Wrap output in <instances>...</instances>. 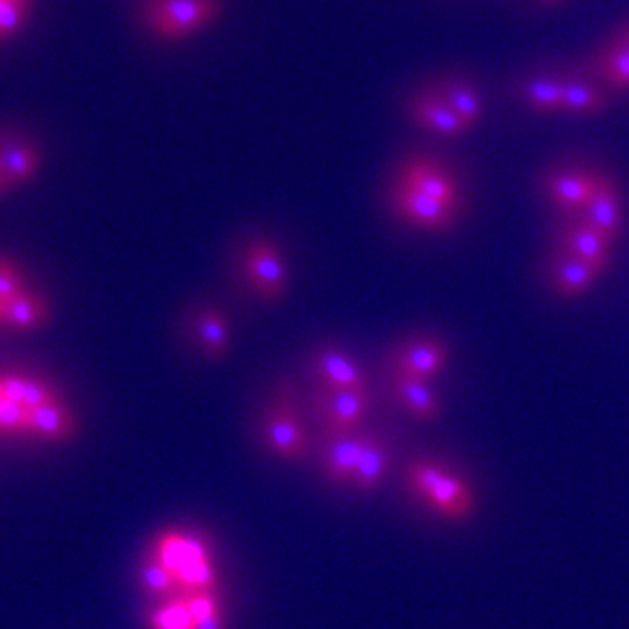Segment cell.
<instances>
[{
    "mask_svg": "<svg viewBox=\"0 0 629 629\" xmlns=\"http://www.w3.org/2000/svg\"><path fill=\"white\" fill-rule=\"evenodd\" d=\"M6 401V397H4V392H2V388H0V406H2V402Z\"/></svg>",
    "mask_w": 629,
    "mask_h": 629,
    "instance_id": "cell-36",
    "label": "cell"
},
{
    "mask_svg": "<svg viewBox=\"0 0 629 629\" xmlns=\"http://www.w3.org/2000/svg\"><path fill=\"white\" fill-rule=\"evenodd\" d=\"M394 182L441 201L453 210L460 208L457 179L443 163L430 156L404 159L395 172Z\"/></svg>",
    "mask_w": 629,
    "mask_h": 629,
    "instance_id": "cell-7",
    "label": "cell"
},
{
    "mask_svg": "<svg viewBox=\"0 0 629 629\" xmlns=\"http://www.w3.org/2000/svg\"><path fill=\"white\" fill-rule=\"evenodd\" d=\"M448 364V348L434 338L404 341L390 355V374L429 381Z\"/></svg>",
    "mask_w": 629,
    "mask_h": 629,
    "instance_id": "cell-8",
    "label": "cell"
},
{
    "mask_svg": "<svg viewBox=\"0 0 629 629\" xmlns=\"http://www.w3.org/2000/svg\"><path fill=\"white\" fill-rule=\"evenodd\" d=\"M542 4H546V6H556V4H561V2H565V0H540Z\"/></svg>",
    "mask_w": 629,
    "mask_h": 629,
    "instance_id": "cell-35",
    "label": "cell"
},
{
    "mask_svg": "<svg viewBox=\"0 0 629 629\" xmlns=\"http://www.w3.org/2000/svg\"><path fill=\"white\" fill-rule=\"evenodd\" d=\"M362 434L348 436H325L324 471L334 483L352 481L353 472L359 462Z\"/></svg>",
    "mask_w": 629,
    "mask_h": 629,
    "instance_id": "cell-20",
    "label": "cell"
},
{
    "mask_svg": "<svg viewBox=\"0 0 629 629\" xmlns=\"http://www.w3.org/2000/svg\"><path fill=\"white\" fill-rule=\"evenodd\" d=\"M243 273L252 291L264 303H280L287 291V270L277 243L257 236L243 250Z\"/></svg>",
    "mask_w": 629,
    "mask_h": 629,
    "instance_id": "cell-5",
    "label": "cell"
},
{
    "mask_svg": "<svg viewBox=\"0 0 629 629\" xmlns=\"http://www.w3.org/2000/svg\"><path fill=\"white\" fill-rule=\"evenodd\" d=\"M586 69L614 90H629V25L596 51Z\"/></svg>",
    "mask_w": 629,
    "mask_h": 629,
    "instance_id": "cell-13",
    "label": "cell"
},
{
    "mask_svg": "<svg viewBox=\"0 0 629 629\" xmlns=\"http://www.w3.org/2000/svg\"><path fill=\"white\" fill-rule=\"evenodd\" d=\"M588 226L596 229L610 243L616 242L623 228V207L617 187L612 180L598 175L596 187L586 207L581 210Z\"/></svg>",
    "mask_w": 629,
    "mask_h": 629,
    "instance_id": "cell-11",
    "label": "cell"
},
{
    "mask_svg": "<svg viewBox=\"0 0 629 629\" xmlns=\"http://www.w3.org/2000/svg\"><path fill=\"white\" fill-rule=\"evenodd\" d=\"M27 432L60 441L76 434V418L58 397L42 406L28 409Z\"/></svg>",
    "mask_w": 629,
    "mask_h": 629,
    "instance_id": "cell-22",
    "label": "cell"
},
{
    "mask_svg": "<svg viewBox=\"0 0 629 629\" xmlns=\"http://www.w3.org/2000/svg\"><path fill=\"white\" fill-rule=\"evenodd\" d=\"M49 318L46 301L28 291L27 287L18 292L14 298L0 305V325H6L16 331H32L46 324Z\"/></svg>",
    "mask_w": 629,
    "mask_h": 629,
    "instance_id": "cell-21",
    "label": "cell"
},
{
    "mask_svg": "<svg viewBox=\"0 0 629 629\" xmlns=\"http://www.w3.org/2000/svg\"><path fill=\"white\" fill-rule=\"evenodd\" d=\"M23 289L25 285L21 280L20 271L16 270L13 263L0 257V305L14 298Z\"/></svg>",
    "mask_w": 629,
    "mask_h": 629,
    "instance_id": "cell-32",
    "label": "cell"
},
{
    "mask_svg": "<svg viewBox=\"0 0 629 629\" xmlns=\"http://www.w3.org/2000/svg\"><path fill=\"white\" fill-rule=\"evenodd\" d=\"M598 175L591 172L554 173L547 180V194L556 207L575 212L586 207L595 191Z\"/></svg>",
    "mask_w": 629,
    "mask_h": 629,
    "instance_id": "cell-17",
    "label": "cell"
},
{
    "mask_svg": "<svg viewBox=\"0 0 629 629\" xmlns=\"http://www.w3.org/2000/svg\"><path fill=\"white\" fill-rule=\"evenodd\" d=\"M153 629H194L196 621L184 607V603L177 600L163 609L156 610L151 616Z\"/></svg>",
    "mask_w": 629,
    "mask_h": 629,
    "instance_id": "cell-28",
    "label": "cell"
},
{
    "mask_svg": "<svg viewBox=\"0 0 629 629\" xmlns=\"http://www.w3.org/2000/svg\"><path fill=\"white\" fill-rule=\"evenodd\" d=\"M194 629H224V619H222L221 610L198 621Z\"/></svg>",
    "mask_w": 629,
    "mask_h": 629,
    "instance_id": "cell-33",
    "label": "cell"
},
{
    "mask_svg": "<svg viewBox=\"0 0 629 629\" xmlns=\"http://www.w3.org/2000/svg\"><path fill=\"white\" fill-rule=\"evenodd\" d=\"M34 0H0V42L11 39L27 25Z\"/></svg>",
    "mask_w": 629,
    "mask_h": 629,
    "instance_id": "cell-27",
    "label": "cell"
},
{
    "mask_svg": "<svg viewBox=\"0 0 629 629\" xmlns=\"http://www.w3.org/2000/svg\"><path fill=\"white\" fill-rule=\"evenodd\" d=\"M312 373L317 385L325 388L369 390L359 364L336 346H320L312 355Z\"/></svg>",
    "mask_w": 629,
    "mask_h": 629,
    "instance_id": "cell-10",
    "label": "cell"
},
{
    "mask_svg": "<svg viewBox=\"0 0 629 629\" xmlns=\"http://www.w3.org/2000/svg\"><path fill=\"white\" fill-rule=\"evenodd\" d=\"M142 584L153 595H166L177 588V581L172 572L161 565L158 560L151 561L142 570Z\"/></svg>",
    "mask_w": 629,
    "mask_h": 629,
    "instance_id": "cell-29",
    "label": "cell"
},
{
    "mask_svg": "<svg viewBox=\"0 0 629 629\" xmlns=\"http://www.w3.org/2000/svg\"><path fill=\"white\" fill-rule=\"evenodd\" d=\"M0 168L11 186L23 184L41 168V153L32 140L13 130H0Z\"/></svg>",
    "mask_w": 629,
    "mask_h": 629,
    "instance_id": "cell-12",
    "label": "cell"
},
{
    "mask_svg": "<svg viewBox=\"0 0 629 629\" xmlns=\"http://www.w3.org/2000/svg\"><path fill=\"white\" fill-rule=\"evenodd\" d=\"M390 392L395 401L422 422H436L443 406L436 392L429 387V381L416 380L402 374H390Z\"/></svg>",
    "mask_w": 629,
    "mask_h": 629,
    "instance_id": "cell-14",
    "label": "cell"
},
{
    "mask_svg": "<svg viewBox=\"0 0 629 629\" xmlns=\"http://www.w3.org/2000/svg\"><path fill=\"white\" fill-rule=\"evenodd\" d=\"M561 242H563L567 254L581 259L584 263L591 264L600 273L605 270V266L609 263L612 243L584 221L574 222L563 229Z\"/></svg>",
    "mask_w": 629,
    "mask_h": 629,
    "instance_id": "cell-15",
    "label": "cell"
},
{
    "mask_svg": "<svg viewBox=\"0 0 629 629\" xmlns=\"http://www.w3.org/2000/svg\"><path fill=\"white\" fill-rule=\"evenodd\" d=\"M371 406L369 390L325 388L317 385L310 397V408L324 436L357 434Z\"/></svg>",
    "mask_w": 629,
    "mask_h": 629,
    "instance_id": "cell-4",
    "label": "cell"
},
{
    "mask_svg": "<svg viewBox=\"0 0 629 629\" xmlns=\"http://www.w3.org/2000/svg\"><path fill=\"white\" fill-rule=\"evenodd\" d=\"M406 109H408L409 119L418 128L437 137L458 139L471 130L455 112L451 111L450 105L430 88L409 98Z\"/></svg>",
    "mask_w": 629,
    "mask_h": 629,
    "instance_id": "cell-9",
    "label": "cell"
},
{
    "mask_svg": "<svg viewBox=\"0 0 629 629\" xmlns=\"http://www.w3.org/2000/svg\"><path fill=\"white\" fill-rule=\"evenodd\" d=\"M607 107L609 100L598 84L574 72H563V112L598 116L607 111Z\"/></svg>",
    "mask_w": 629,
    "mask_h": 629,
    "instance_id": "cell-19",
    "label": "cell"
},
{
    "mask_svg": "<svg viewBox=\"0 0 629 629\" xmlns=\"http://www.w3.org/2000/svg\"><path fill=\"white\" fill-rule=\"evenodd\" d=\"M387 444L376 434H362L359 462L353 472L352 483L357 490L371 491L380 486L387 474Z\"/></svg>",
    "mask_w": 629,
    "mask_h": 629,
    "instance_id": "cell-23",
    "label": "cell"
},
{
    "mask_svg": "<svg viewBox=\"0 0 629 629\" xmlns=\"http://www.w3.org/2000/svg\"><path fill=\"white\" fill-rule=\"evenodd\" d=\"M408 486L441 516L455 521L471 518L476 497L464 477L432 460H415L408 467Z\"/></svg>",
    "mask_w": 629,
    "mask_h": 629,
    "instance_id": "cell-2",
    "label": "cell"
},
{
    "mask_svg": "<svg viewBox=\"0 0 629 629\" xmlns=\"http://www.w3.org/2000/svg\"><path fill=\"white\" fill-rule=\"evenodd\" d=\"M387 205L397 221L430 233H448L457 222L458 210L397 182L388 187Z\"/></svg>",
    "mask_w": 629,
    "mask_h": 629,
    "instance_id": "cell-6",
    "label": "cell"
},
{
    "mask_svg": "<svg viewBox=\"0 0 629 629\" xmlns=\"http://www.w3.org/2000/svg\"><path fill=\"white\" fill-rule=\"evenodd\" d=\"M222 9V0H144L140 23L158 41L177 44L215 25Z\"/></svg>",
    "mask_w": 629,
    "mask_h": 629,
    "instance_id": "cell-1",
    "label": "cell"
},
{
    "mask_svg": "<svg viewBox=\"0 0 629 629\" xmlns=\"http://www.w3.org/2000/svg\"><path fill=\"white\" fill-rule=\"evenodd\" d=\"M598 277H600V271H596L591 264L584 263L567 252L565 256L556 259V263L553 264L554 285L558 292L567 298L584 294L591 285L595 284Z\"/></svg>",
    "mask_w": 629,
    "mask_h": 629,
    "instance_id": "cell-25",
    "label": "cell"
},
{
    "mask_svg": "<svg viewBox=\"0 0 629 629\" xmlns=\"http://www.w3.org/2000/svg\"><path fill=\"white\" fill-rule=\"evenodd\" d=\"M11 187H13L11 186V182L7 180L6 175L2 172V168H0V194L6 193V191H9Z\"/></svg>",
    "mask_w": 629,
    "mask_h": 629,
    "instance_id": "cell-34",
    "label": "cell"
},
{
    "mask_svg": "<svg viewBox=\"0 0 629 629\" xmlns=\"http://www.w3.org/2000/svg\"><path fill=\"white\" fill-rule=\"evenodd\" d=\"M298 406L296 385L289 380L278 381L261 423L268 448L287 462L303 460L308 451V437Z\"/></svg>",
    "mask_w": 629,
    "mask_h": 629,
    "instance_id": "cell-3",
    "label": "cell"
},
{
    "mask_svg": "<svg viewBox=\"0 0 629 629\" xmlns=\"http://www.w3.org/2000/svg\"><path fill=\"white\" fill-rule=\"evenodd\" d=\"M196 332L208 359L222 360L229 352V324L217 308H205L196 317Z\"/></svg>",
    "mask_w": 629,
    "mask_h": 629,
    "instance_id": "cell-26",
    "label": "cell"
},
{
    "mask_svg": "<svg viewBox=\"0 0 629 629\" xmlns=\"http://www.w3.org/2000/svg\"><path fill=\"white\" fill-rule=\"evenodd\" d=\"M28 408L21 402L6 401L0 406V432L18 434L27 432Z\"/></svg>",
    "mask_w": 629,
    "mask_h": 629,
    "instance_id": "cell-30",
    "label": "cell"
},
{
    "mask_svg": "<svg viewBox=\"0 0 629 629\" xmlns=\"http://www.w3.org/2000/svg\"><path fill=\"white\" fill-rule=\"evenodd\" d=\"M430 90L436 91L437 95L450 105L451 111L455 112L471 130L483 118V98L479 91L462 77H443L432 84Z\"/></svg>",
    "mask_w": 629,
    "mask_h": 629,
    "instance_id": "cell-18",
    "label": "cell"
},
{
    "mask_svg": "<svg viewBox=\"0 0 629 629\" xmlns=\"http://www.w3.org/2000/svg\"><path fill=\"white\" fill-rule=\"evenodd\" d=\"M156 560L161 565H165L175 577L182 568L189 567L191 563L210 560V558H208L207 546L200 539L180 535V533H168L159 539Z\"/></svg>",
    "mask_w": 629,
    "mask_h": 629,
    "instance_id": "cell-24",
    "label": "cell"
},
{
    "mask_svg": "<svg viewBox=\"0 0 629 629\" xmlns=\"http://www.w3.org/2000/svg\"><path fill=\"white\" fill-rule=\"evenodd\" d=\"M180 602L184 603V607L189 610L196 623L219 612L217 598L210 591H191L189 595L182 596Z\"/></svg>",
    "mask_w": 629,
    "mask_h": 629,
    "instance_id": "cell-31",
    "label": "cell"
},
{
    "mask_svg": "<svg viewBox=\"0 0 629 629\" xmlns=\"http://www.w3.org/2000/svg\"><path fill=\"white\" fill-rule=\"evenodd\" d=\"M519 95L533 111L544 114L563 112V72L539 70L519 83Z\"/></svg>",
    "mask_w": 629,
    "mask_h": 629,
    "instance_id": "cell-16",
    "label": "cell"
}]
</instances>
